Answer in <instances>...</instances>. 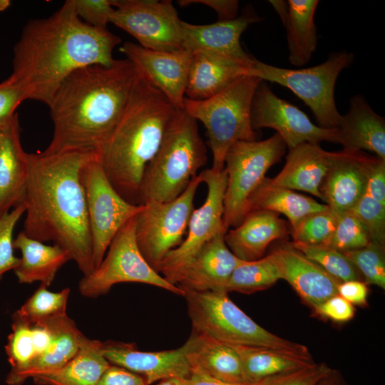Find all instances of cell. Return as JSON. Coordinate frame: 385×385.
<instances>
[{
	"label": "cell",
	"instance_id": "e575fe53",
	"mask_svg": "<svg viewBox=\"0 0 385 385\" xmlns=\"http://www.w3.org/2000/svg\"><path fill=\"white\" fill-rule=\"evenodd\" d=\"M70 289L51 292L40 284L36 291L12 314V319L34 325L66 314Z\"/></svg>",
	"mask_w": 385,
	"mask_h": 385
},
{
	"label": "cell",
	"instance_id": "44dd1931",
	"mask_svg": "<svg viewBox=\"0 0 385 385\" xmlns=\"http://www.w3.org/2000/svg\"><path fill=\"white\" fill-rule=\"evenodd\" d=\"M373 158L361 150L338 151L319 188L321 200L337 216L351 210L365 194Z\"/></svg>",
	"mask_w": 385,
	"mask_h": 385
},
{
	"label": "cell",
	"instance_id": "f6af8a7d",
	"mask_svg": "<svg viewBox=\"0 0 385 385\" xmlns=\"http://www.w3.org/2000/svg\"><path fill=\"white\" fill-rule=\"evenodd\" d=\"M332 369L326 364H315L299 371L282 375L272 385H315Z\"/></svg>",
	"mask_w": 385,
	"mask_h": 385
},
{
	"label": "cell",
	"instance_id": "8fae6325",
	"mask_svg": "<svg viewBox=\"0 0 385 385\" xmlns=\"http://www.w3.org/2000/svg\"><path fill=\"white\" fill-rule=\"evenodd\" d=\"M201 183L199 174L177 198L165 202H148L136 215L135 233L138 248L157 272L165 256L184 240Z\"/></svg>",
	"mask_w": 385,
	"mask_h": 385
},
{
	"label": "cell",
	"instance_id": "db71d44e",
	"mask_svg": "<svg viewBox=\"0 0 385 385\" xmlns=\"http://www.w3.org/2000/svg\"><path fill=\"white\" fill-rule=\"evenodd\" d=\"M178 379H168L161 381L158 385H178Z\"/></svg>",
	"mask_w": 385,
	"mask_h": 385
},
{
	"label": "cell",
	"instance_id": "ee69618b",
	"mask_svg": "<svg viewBox=\"0 0 385 385\" xmlns=\"http://www.w3.org/2000/svg\"><path fill=\"white\" fill-rule=\"evenodd\" d=\"M25 100L21 89L9 78L0 83V130L12 122L16 108Z\"/></svg>",
	"mask_w": 385,
	"mask_h": 385
},
{
	"label": "cell",
	"instance_id": "8992f818",
	"mask_svg": "<svg viewBox=\"0 0 385 385\" xmlns=\"http://www.w3.org/2000/svg\"><path fill=\"white\" fill-rule=\"evenodd\" d=\"M183 292L192 329L224 344L270 348L313 361L306 346L260 326L230 299L227 292Z\"/></svg>",
	"mask_w": 385,
	"mask_h": 385
},
{
	"label": "cell",
	"instance_id": "f907efd6",
	"mask_svg": "<svg viewBox=\"0 0 385 385\" xmlns=\"http://www.w3.org/2000/svg\"><path fill=\"white\" fill-rule=\"evenodd\" d=\"M180 6L190 4H202L212 9L217 13L219 21L234 19L237 17L239 1L237 0H182Z\"/></svg>",
	"mask_w": 385,
	"mask_h": 385
},
{
	"label": "cell",
	"instance_id": "d4e9b609",
	"mask_svg": "<svg viewBox=\"0 0 385 385\" xmlns=\"http://www.w3.org/2000/svg\"><path fill=\"white\" fill-rule=\"evenodd\" d=\"M290 232L286 221L278 214L263 210L249 212L240 224L225 235L230 250L246 262L259 260L268 245L286 237Z\"/></svg>",
	"mask_w": 385,
	"mask_h": 385
},
{
	"label": "cell",
	"instance_id": "f1b7e54d",
	"mask_svg": "<svg viewBox=\"0 0 385 385\" xmlns=\"http://www.w3.org/2000/svg\"><path fill=\"white\" fill-rule=\"evenodd\" d=\"M14 247L21 253L14 270L21 284L39 282L48 287L60 268L71 260L70 254L59 245H46L28 237L23 231L14 240Z\"/></svg>",
	"mask_w": 385,
	"mask_h": 385
},
{
	"label": "cell",
	"instance_id": "1f68e13d",
	"mask_svg": "<svg viewBox=\"0 0 385 385\" xmlns=\"http://www.w3.org/2000/svg\"><path fill=\"white\" fill-rule=\"evenodd\" d=\"M54 339L48 349L39 356L18 377L15 385H21L29 378L57 370L78 353L86 336L67 315L53 319Z\"/></svg>",
	"mask_w": 385,
	"mask_h": 385
},
{
	"label": "cell",
	"instance_id": "d590c367",
	"mask_svg": "<svg viewBox=\"0 0 385 385\" xmlns=\"http://www.w3.org/2000/svg\"><path fill=\"white\" fill-rule=\"evenodd\" d=\"M280 275L272 255L250 262L243 261L231 274L226 292L252 294L274 285Z\"/></svg>",
	"mask_w": 385,
	"mask_h": 385
},
{
	"label": "cell",
	"instance_id": "4dcf8cb0",
	"mask_svg": "<svg viewBox=\"0 0 385 385\" xmlns=\"http://www.w3.org/2000/svg\"><path fill=\"white\" fill-rule=\"evenodd\" d=\"M102 342L85 337L76 356L61 368L32 379L38 385H96L111 366L101 350Z\"/></svg>",
	"mask_w": 385,
	"mask_h": 385
},
{
	"label": "cell",
	"instance_id": "ba28073f",
	"mask_svg": "<svg viewBox=\"0 0 385 385\" xmlns=\"http://www.w3.org/2000/svg\"><path fill=\"white\" fill-rule=\"evenodd\" d=\"M354 61L352 53L334 52L319 65L302 69L277 67L256 60L252 75L292 91L312 111L319 126L337 128L342 115L334 98L339 73Z\"/></svg>",
	"mask_w": 385,
	"mask_h": 385
},
{
	"label": "cell",
	"instance_id": "681fc988",
	"mask_svg": "<svg viewBox=\"0 0 385 385\" xmlns=\"http://www.w3.org/2000/svg\"><path fill=\"white\" fill-rule=\"evenodd\" d=\"M367 284L361 280L342 282L337 287L338 294L351 304L365 306L368 296Z\"/></svg>",
	"mask_w": 385,
	"mask_h": 385
},
{
	"label": "cell",
	"instance_id": "f35d334b",
	"mask_svg": "<svg viewBox=\"0 0 385 385\" xmlns=\"http://www.w3.org/2000/svg\"><path fill=\"white\" fill-rule=\"evenodd\" d=\"M337 219L338 216L329 209L307 215L290 228L293 242L326 245L334 232Z\"/></svg>",
	"mask_w": 385,
	"mask_h": 385
},
{
	"label": "cell",
	"instance_id": "11a10c76",
	"mask_svg": "<svg viewBox=\"0 0 385 385\" xmlns=\"http://www.w3.org/2000/svg\"><path fill=\"white\" fill-rule=\"evenodd\" d=\"M11 4L9 0H0V11L6 10Z\"/></svg>",
	"mask_w": 385,
	"mask_h": 385
},
{
	"label": "cell",
	"instance_id": "c3c4849f",
	"mask_svg": "<svg viewBox=\"0 0 385 385\" xmlns=\"http://www.w3.org/2000/svg\"><path fill=\"white\" fill-rule=\"evenodd\" d=\"M96 385H147L140 375L111 364Z\"/></svg>",
	"mask_w": 385,
	"mask_h": 385
},
{
	"label": "cell",
	"instance_id": "8d00e7d4",
	"mask_svg": "<svg viewBox=\"0 0 385 385\" xmlns=\"http://www.w3.org/2000/svg\"><path fill=\"white\" fill-rule=\"evenodd\" d=\"M291 242L296 249L340 282L360 280V273L342 251L324 245Z\"/></svg>",
	"mask_w": 385,
	"mask_h": 385
},
{
	"label": "cell",
	"instance_id": "7dc6e473",
	"mask_svg": "<svg viewBox=\"0 0 385 385\" xmlns=\"http://www.w3.org/2000/svg\"><path fill=\"white\" fill-rule=\"evenodd\" d=\"M366 193L385 205V160L374 156L367 174Z\"/></svg>",
	"mask_w": 385,
	"mask_h": 385
},
{
	"label": "cell",
	"instance_id": "d6a6232c",
	"mask_svg": "<svg viewBox=\"0 0 385 385\" xmlns=\"http://www.w3.org/2000/svg\"><path fill=\"white\" fill-rule=\"evenodd\" d=\"M325 204L292 190L270 187L262 182L248 200L247 213L252 210H268L287 217L290 228L294 227L309 215L328 210Z\"/></svg>",
	"mask_w": 385,
	"mask_h": 385
},
{
	"label": "cell",
	"instance_id": "816d5d0a",
	"mask_svg": "<svg viewBox=\"0 0 385 385\" xmlns=\"http://www.w3.org/2000/svg\"><path fill=\"white\" fill-rule=\"evenodd\" d=\"M282 375L284 374L268 377L255 383H230L192 371L188 377L178 379V385H272Z\"/></svg>",
	"mask_w": 385,
	"mask_h": 385
},
{
	"label": "cell",
	"instance_id": "3957f363",
	"mask_svg": "<svg viewBox=\"0 0 385 385\" xmlns=\"http://www.w3.org/2000/svg\"><path fill=\"white\" fill-rule=\"evenodd\" d=\"M139 75L127 58L71 73L48 106L53 132L43 153L98 151L122 116Z\"/></svg>",
	"mask_w": 385,
	"mask_h": 385
},
{
	"label": "cell",
	"instance_id": "60d3db41",
	"mask_svg": "<svg viewBox=\"0 0 385 385\" xmlns=\"http://www.w3.org/2000/svg\"><path fill=\"white\" fill-rule=\"evenodd\" d=\"M349 211L365 227L371 242L385 245V205L365 192Z\"/></svg>",
	"mask_w": 385,
	"mask_h": 385
},
{
	"label": "cell",
	"instance_id": "b9f144b4",
	"mask_svg": "<svg viewBox=\"0 0 385 385\" xmlns=\"http://www.w3.org/2000/svg\"><path fill=\"white\" fill-rule=\"evenodd\" d=\"M24 202L0 217V280L4 274L14 270L19 258L14 255L13 233L16 223L25 213Z\"/></svg>",
	"mask_w": 385,
	"mask_h": 385
},
{
	"label": "cell",
	"instance_id": "9c48e42d",
	"mask_svg": "<svg viewBox=\"0 0 385 385\" xmlns=\"http://www.w3.org/2000/svg\"><path fill=\"white\" fill-rule=\"evenodd\" d=\"M287 146L279 134L264 140L238 141L225 159L227 187L224 198L223 225L235 227L247 214L251 195L265 178L268 170L281 160Z\"/></svg>",
	"mask_w": 385,
	"mask_h": 385
},
{
	"label": "cell",
	"instance_id": "cb8c5ba5",
	"mask_svg": "<svg viewBox=\"0 0 385 385\" xmlns=\"http://www.w3.org/2000/svg\"><path fill=\"white\" fill-rule=\"evenodd\" d=\"M180 348L192 371L225 382L250 383L238 354L230 345L192 329Z\"/></svg>",
	"mask_w": 385,
	"mask_h": 385
},
{
	"label": "cell",
	"instance_id": "74e56055",
	"mask_svg": "<svg viewBox=\"0 0 385 385\" xmlns=\"http://www.w3.org/2000/svg\"><path fill=\"white\" fill-rule=\"evenodd\" d=\"M342 252L357 269L366 284L385 289L384 245L370 242L364 247Z\"/></svg>",
	"mask_w": 385,
	"mask_h": 385
},
{
	"label": "cell",
	"instance_id": "7a4b0ae2",
	"mask_svg": "<svg viewBox=\"0 0 385 385\" xmlns=\"http://www.w3.org/2000/svg\"><path fill=\"white\" fill-rule=\"evenodd\" d=\"M97 154L91 150L28 153L23 232L63 248L83 276L94 270V265L81 170Z\"/></svg>",
	"mask_w": 385,
	"mask_h": 385
},
{
	"label": "cell",
	"instance_id": "603a6c76",
	"mask_svg": "<svg viewBox=\"0 0 385 385\" xmlns=\"http://www.w3.org/2000/svg\"><path fill=\"white\" fill-rule=\"evenodd\" d=\"M28 179V153L22 148L16 114L0 130V217L24 202Z\"/></svg>",
	"mask_w": 385,
	"mask_h": 385
},
{
	"label": "cell",
	"instance_id": "30bf717a",
	"mask_svg": "<svg viewBox=\"0 0 385 385\" xmlns=\"http://www.w3.org/2000/svg\"><path fill=\"white\" fill-rule=\"evenodd\" d=\"M135 217L118 230L101 264L80 280L78 289L82 296L96 298L123 282L147 284L183 296L182 289L166 281L142 255L135 238Z\"/></svg>",
	"mask_w": 385,
	"mask_h": 385
},
{
	"label": "cell",
	"instance_id": "277c9868",
	"mask_svg": "<svg viewBox=\"0 0 385 385\" xmlns=\"http://www.w3.org/2000/svg\"><path fill=\"white\" fill-rule=\"evenodd\" d=\"M176 109L140 73L122 116L98 151L110 183L131 204L140 205L145 169L158 151Z\"/></svg>",
	"mask_w": 385,
	"mask_h": 385
},
{
	"label": "cell",
	"instance_id": "f5cc1de1",
	"mask_svg": "<svg viewBox=\"0 0 385 385\" xmlns=\"http://www.w3.org/2000/svg\"><path fill=\"white\" fill-rule=\"evenodd\" d=\"M315 385H345L341 375L335 370H333Z\"/></svg>",
	"mask_w": 385,
	"mask_h": 385
},
{
	"label": "cell",
	"instance_id": "7402d4cb",
	"mask_svg": "<svg viewBox=\"0 0 385 385\" xmlns=\"http://www.w3.org/2000/svg\"><path fill=\"white\" fill-rule=\"evenodd\" d=\"M337 155L338 151L324 150L317 143H302L288 150L285 165L278 175L274 178L265 177L262 183L270 187L307 192L321 199V184Z\"/></svg>",
	"mask_w": 385,
	"mask_h": 385
},
{
	"label": "cell",
	"instance_id": "9a60e30c",
	"mask_svg": "<svg viewBox=\"0 0 385 385\" xmlns=\"http://www.w3.org/2000/svg\"><path fill=\"white\" fill-rule=\"evenodd\" d=\"M251 125L255 131L264 128L276 130L288 150L304 143L340 142L337 128L314 124L298 107L274 94L264 81L252 99Z\"/></svg>",
	"mask_w": 385,
	"mask_h": 385
},
{
	"label": "cell",
	"instance_id": "6da1fadb",
	"mask_svg": "<svg viewBox=\"0 0 385 385\" xmlns=\"http://www.w3.org/2000/svg\"><path fill=\"white\" fill-rule=\"evenodd\" d=\"M119 36L107 28L92 26L77 15L67 0L46 18L29 21L14 47L9 77L26 100L48 106L62 82L74 71L89 65L111 66Z\"/></svg>",
	"mask_w": 385,
	"mask_h": 385
},
{
	"label": "cell",
	"instance_id": "ab89813d",
	"mask_svg": "<svg viewBox=\"0 0 385 385\" xmlns=\"http://www.w3.org/2000/svg\"><path fill=\"white\" fill-rule=\"evenodd\" d=\"M370 242L361 222L352 212L347 211L338 215L334 232L324 245L344 252L364 247Z\"/></svg>",
	"mask_w": 385,
	"mask_h": 385
},
{
	"label": "cell",
	"instance_id": "836d02e7",
	"mask_svg": "<svg viewBox=\"0 0 385 385\" xmlns=\"http://www.w3.org/2000/svg\"><path fill=\"white\" fill-rule=\"evenodd\" d=\"M230 345L238 354L245 376L250 383L292 373L315 364L300 357L270 348Z\"/></svg>",
	"mask_w": 385,
	"mask_h": 385
},
{
	"label": "cell",
	"instance_id": "7bdbcfd3",
	"mask_svg": "<svg viewBox=\"0 0 385 385\" xmlns=\"http://www.w3.org/2000/svg\"><path fill=\"white\" fill-rule=\"evenodd\" d=\"M75 11L85 23L95 27L107 28L114 11L111 0H73Z\"/></svg>",
	"mask_w": 385,
	"mask_h": 385
},
{
	"label": "cell",
	"instance_id": "4316f807",
	"mask_svg": "<svg viewBox=\"0 0 385 385\" xmlns=\"http://www.w3.org/2000/svg\"><path fill=\"white\" fill-rule=\"evenodd\" d=\"M192 53L185 93L188 98H209L238 79L252 76V67L245 63L202 52Z\"/></svg>",
	"mask_w": 385,
	"mask_h": 385
},
{
	"label": "cell",
	"instance_id": "bcb514c9",
	"mask_svg": "<svg viewBox=\"0 0 385 385\" xmlns=\"http://www.w3.org/2000/svg\"><path fill=\"white\" fill-rule=\"evenodd\" d=\"M314 312L319 317L337 322H347L351 319L355 314L353 304L339 294L329 298Z\"/></svg>",
	"mask_w": 385,
	"mask_h": 385
},
{
	"label": "cell",
	"instance_id": "83f0119b",
	"mask_svg": "<svg viewBox=\"0 0 385 385\" xmlns=\"http://www.w3.org/2000/svg\"><path fill=\"white\" fill-rule=\"evenodd\" d=\"M349 111L339 127L340 142L344 149L367 150L385 160L384 118L370 107L360 95L350 100Z\"/></svg>",
	"mask_w": 385,
	"mask_h": 385
},
{
	"label": "cell",
	"instance_id": "ac0fdd59",
	"mask_svg": "<svg viewBox=\"0 0 385 385\" xmlns=\"http://www.w3.org/2000/svg\"><path fill=\"white\" fill-rule=\"evenodd\" d=\"M226 232L222 230L207 241L175 276L172 284L183 291L227 292L226 285L231 274L243 260L227 246Z\"/></svg>",
	"mask_w": 385,
	"mask_h": 385
},
{
	"label": "cell",
	"instance_id": "d6986e66",
	"mask_svg": "<svg viewBox=\"0 0 385 385\" xmlns=\"http://www.w3.org/2000/svg\"><path fill=\"white\" fill-rule=\"evenodd\" d=\"M270 255L280 279L287 281L313 311L338 294L340 282L296 249L292 242L282 241Z\"/></svg>",
	"mask_w": 385,
	"mask_h": 385
},
{
	"label": "cell",
	"instance_id": "484cf974",
	"mask_svg": "<svg viewBox=\"0 0 385 385\" xmlns=\"http://www.w3.org/2000/svg\"><path fill=\"white\" fill-rule=\"evenodd\" d=\"M286 30L289 61L294 66L307 64L317 45L314 14L318 0L269 1Z\"/></svg>",
	"mask_w": 385,
	"mask_h": 385
},
{
	"label": "cell",
	"instance_id": "5b68a950",
	"mask_svg": "<svg viewBox=\"0 0 385 385\" xmlns=\"http://www.w3.org/2000/svg\"><path fill=\"white\" fill-rule=\"evenodd\" d=\"M207 160L197 121L183 109L170 118L141 180L139 204L165 202L180 195Z\"/></svg>",
	"mask_w": 385,
	"mask_h": 385
},
{
	"label": "cell",
	"instance_id": "e0dca14e",
	"mask_svg": "<svg viewBox=\"0 0 385 385\" xmlns=\"http://www.w3.org/2000/svg\"><path fill=\"white\" fill-rule=\"evenodd\" d=\"M261 20L250 9L234 19L210 24L197 25L183 21V48L235 60L253 68L257 59L242 48L240 37L250 24Z\"/></svg>",
	"mask_w": 385,
	"mask_h": 385
},
{
	"label": "cell",
	"instance_id": "2e32d148",
	"mask_svg": "<svg viewBox=\"0 0 385 385\" xmlns=\"http://www.w3.org/2000/svg\"><path fill=\"white\" fill-rule=\"evenodd\" d=\"M120 51L138 71L178 109L183 108L193 53L185 49L162 52L125 42Z\"/></svg>",
	"mask_w": 385,
	"mask_h": 385
},
{
	"label": "cell",
	"instance_id": "4fadbf2b",
	"mask_svg": "<svg viewBox=\"0 0 385 385\" xmlns=\"http://www.w3.org/2000/svg\"><path fill=\"white\" fill-rule=\"evenodd\" d=\"M110 23L135 38L143 48L162 52L183 48V20L171 1L111 0Z\"/></svg>",
	"mask_w": 385,
	"mask_h": 385
},
{
	"label": "cell",
	"instance_id": "f546056e",
	"mask_svg": "<svg viewBox=\"0 0 385 385\" xmlns=\"http://www.w3.org/2000/svg\"><path fill=\"white\" fill-rule=\"evenodd\" d=\"M55 336L51 321L31 325L12 319L11 332L7 338L5 351L11 370L6 382L15 385L18 377L52 344Z\"/></svg>",
	"mask_w": 385,
	"mask_h": 385
},
{
	"label": "cell",
	"instance_id": "7c38bea8",
	"mask_svg": "<svg viewBox=\"0 0 385 385\" xmlns=\"http://www.w3.org/2000/svg\"><path fill=\"white\" fill-rule=\"evenodd\" d=\"M81 181L86 201L95 270L102 262L118 230L142 210L143 205L131 204L117 192L103 171L98 152L82 168Z\"/></svg>",
	"mask_w": 385,
	"mask_h": 385
},
{
	"label": "cell",
	"instance_id": "5bb4252c",
	"mask_svg": "<svg viewBox=\"0 0 385 385\" xmlns=\"http://www.w3.org/2000/svg\"><path fill=\"white\" fill-rule=\"evenodd\" d=\"M202 183L207 187L203 204L194 209L183 242L171 250L162 261L158 273L172 284L175 276L192 259L201 247L222 230L223 225L224 198L227 187L225 168L217 171L212 168L202 170Z\"/></svg>",
	"mask_w": 385,
	"mask_h": 385
},
{
	"label": "cell",
	"instance_id": "ffe728a7",
	"mask_svg": "<svg viewBox=\"0 0 385 385\" xmlns=\"http://www.w3.org/2000/svg\"><path fill=\"white\" fill-rule=\"evenodd\" d=\"M101 350L111 364L141 375L147 385L168 379H184L192 372L180 347L144 351L134 343L107 341L102 342Z\"/></svg>",
	"mask_w": 385,
	"mask_h": 385
},
{
	"label": "cell",
	"instance_id": "52a82bcc",
	"mask_svg": "<svg viewBox=\"0 0 385 385\" xmlns=\"http://www.w3.org/2000/svg\"><path fill=\"white\" fill-rule=\"evenodd\" d=\"M262 80L244 76L216 95L204 100L185 97L183 110L205 127L207 144L212 154V169L225 168L229 148L238 141L256 140L251 125V107L257 88Z\"/></svg>",
	"mask_w": 385,
	"mask_h": 385
}]
</instances>
